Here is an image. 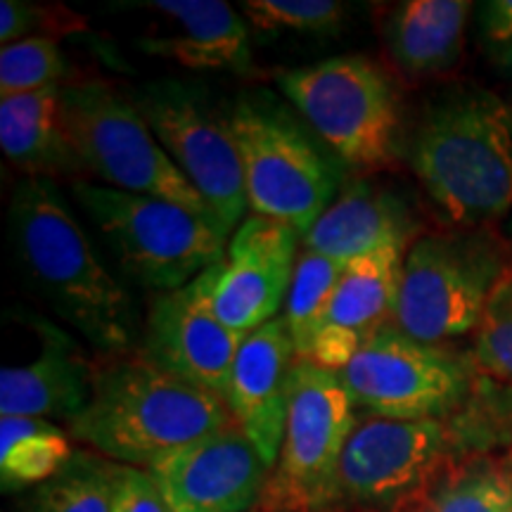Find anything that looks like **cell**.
<instances>
[{"label": "cell", "instance_id": "f1b7e54d", "mask_svg": "<svg viewBox=\"0 0 512 512\" xmlns=\"http://www.w3.org/2000/svg\"><path fill=\"white\" fill-rule=\"evenodd\" d=\"M475 361L489 375L512 382V271L491 294L475 330Z\"/></svg>", "mask_w": 512, "mask_h": 512}, {"label": "cell", "instance_id": "8992f818", "mask_svg": "<svg viewBox=\"0 0 512 512\" xmlns=\"http://www.w3.org/2000/svg\"><path fill=\"white\" fill-rule=\"evenodd\" d=\"M278 88L339 162L380 171L401 155V98L392 76L366 55L290 69Z\"/></svg>", "mask_w": 512, "mask_h": 512}, {"label": "cell", "instance_id": "4dcf8cb0", "mask_svg": "<svg viewBox=\"0 0 512 512\" xmlns=\"http://www.w3.org/2000/svg\"><path fill=\"white\" fill-rule=\"evenodd\" d=\"M112 512H169V508L145 470L114 463Z\"/></svg>", "mask_w": 512, "mask_h": 512}, {"label": "cell", "instance_id": "6da1fadb", "mask_svg": "<svg viewBox=\"0 0 512 512\" xmlns=\"http://www.w3.org/2000/svg\"><path fill=\"white\" fill-rule=\"evenodd\" d=\"M17 264L57 316L100 354H126L136 337L131 294L102 264L86 230L48 178H24L8 211Z\"/></svg>", "mask_w": 512, "mask_h": 512}, {"label": "cell", "instance_id": "5b68a950", "mask_svg": "<svg viewBox=\"0 0 512 512\" xmlns=\"http://www.w3.org/2000/svg\"><path fill=\"white\" fill-rule=\"evenodd\" d=\"M72 192L126 278L147 290H181L226 256L228 235L181 204L86 178L74 181Z\"/></svg>", "mask_w": 512, "mask_h": 512}, {"label": "cell", "instance_id": "277c9868", "mask_svg": "<svg viewBox=\"0 0 512 512\" xmlns=\"http://www.w3.org/2000/svg\"><path fill=\"white\" fill-rule=\"evenodd\" d=\"M230 126L242 159L247 204L256 216L309 233L332 204L339 164L311 126L268 91L240 95Z\"/></svg>", "mask_w": 512, "mask_h": 512}, {"label": "cell", "instance_id": "30bf717a", "mask_svg": "<svg viewBox=\"0 0 512 512\" xmlns=\"http://www.w3.org/2000/svg\"><path fill=\"white\" fill-rule=\"evenodd\" d=\"M131 100L230 238L249 207L230 112L197 83L176 79L145 83Z\"/></svg>", "mask_w": 512, "mask_h": 512}, {"label": "cell", "instance_id": "f546056e", "mask_svg": "<svg viewBox=\"0 0 512 512\" xmlns=\"http://www.w3.org/2000/svg\"><path fill=\"white\" fill-rule=\"evenodd\" d=\"M83 27H86V19L64 8L50 10L46 5L22 3V0H3L0 3V43L3 46L31 38L36 31L57 41L60 34L83 31Z\"/></svg>", "mask_w": 512, "mask_h": 512}, {"label": "cell", "instance_id": "5bb4252c", "mask_svg": "<svg viewBox=\"0 0 512 512\" xmlns=\"http://www.w3.org/2000/svg\"><path fill=\"white\" fill-rule=\"evenodd\" d=\"M247 335L226 328L211 309V268L190 285L159 292L145 318L143 354L185 382L226 401L235 356Z\"/></svg>", "mask_w": 512, "mask_h": 512}, {"label": "cell", "instance_id": "603a6c76", "mask_svg": "<svg viewBox=\"0 0 512 512\" xmlns=\"http://www.w3.org/2000/svg\"><path fill=\"white\" fill-rule=\"evenodd\" d=\"M394 512H512V472L486 456L451 458Z\"/></svg>", "mask_w": 512, "mask_h": 512}, {"label": "cell", "instance_id": "7a4b0ae2", "mask_svg": "<svg viewBox=\"0 0 512 512\" xmlns=\"http://www.w3.org/2000/svg\"><path fill=\"white\" fill-rule=\"evenodd\" d=\"M230 425L235 418L221 396L171 375L143 351H126L95 361L91 401L69 432L112 463L147 470Z\"/></svg>", "mask_w": 512, "mask_h": 512}, {"label": "cell", "instance_id": "cb8c5ba5", "mask_svg": "<svg viewBox=\"0 0 512 512\" xmlns=\"http://www.w3.org/2000/svg\"><path fill=\"white\" fill-rule=\"evenodd\" d=\"M72 458L69 437L53 420L17 415L0 420V482L5 491L46 484Z\"/></svg>", "mask_w": 512, "mask_h": 512}, {"label": "cell", "instance_id": "52a82bcc", "mask_svg": "<svg viewBox=\"0 0 512 512\" xmlns=\"http://www.w3.org/2000/svg\"><path fill=\"white\" fill-rule=\"evenodd\" d=\"M60 112L69 145L86 174L107 188L181 204L221 228L131 98L105 81L67 83L60 91Z\"/></svg>", "mask_w": 512, "mask_h": 512}, {"label": "cell", "instance_id": "9c48e42d", "mask_svg": "<svg viewBox=\"0 0 512 512\" xmlns=\"http://www.w3.org/2000/svg\"><path fill=\"white\" fill-rule=\"evenodd\" d=\"M356 408L335 370L299 358L278 463L261 496L264 512H320L337 505V470Z\"/></svg>", "mask_w": 512, "mask_h": 512}, {"label": "cell", "instance_id": "1f68e13d", "mask_svg": "<svg viewBox=\"0 0 512 512\" xmlns=\"http://www.w3.org/2000/svg\"><path fill=\"white\" fill-rule=\"evenodd\" d=\"M482 31L491 46H512V0H491L479 10Z\"/></svg>", "mask_w": 512, "mask_h": 512}, {"label": "cell", "instance_id": "4fadbf2b", "mask_svg": "<svg viewBox=\"0 0 512 512\" xmlns=\"http://www.w3.org/2000/svg\"><path fill=\"white\" fill-rule=\"evenodd\" d=\"M299 230L252 214L230 235L226 256L211 266V309L230 330L249 335L278 318L299 259Z\"/></svg>", "mask_w": 512, "mask_h": 512}, {"label": "cell", "instance_id": "484cf974", "mask_svg": "<svg viewBox=\"0 0 512 512\" xmlns=\"http://www.w3.org/2000/svg\"><path fill=\"white\" fill-rule=\"evenodd\" d=\"M112 460L74 453L50 482L38 486L34 512H112Z\"/></svg>", "mask_w": 512, "mask_h": 512}, {"label": "cell", "instance_id": "7402d4cb", "mask_svg": "<svg viewBox=\"0 0 512 512\" xmlns=\"http://www.w3.org/2000/svg\"><path fill=\"white\" fill-rule=\"evenodd\" d=\"M465 0H406L384 22V43L396 67L411 79L451 72L463 55Z\"/></svg>", "mask_w": 512, "mask_h": 512}, {"label": "cell", "instance_id": "d6a6232c", "mask_svg": "<svg viewBox=\"0 0 512 512\" xmlns=\"http://www.w3.org/2000/svg\"><path fill=\"white\" fill-rule=\"evenodd\" d=\"M501 67H503L508 74H512V46L505 48V53H503V57H501Z\"/></svg>", "mask_w": 512, "mask_h": 512}, {"label": "cell", "instance_id": "2e32d148", "mask_svg": "<svg viewBox=\"0 0 512 512\" xmlns=\"http://www.w3.org/2000/svg\"><path fill=\"white\" fill-rule=\"evenodd\" d=\"M297 363L290 330L285 318L278 316L249 332L230 373V413L271 470L283 446Z\"/></svg>", "mask_w": 512, "mask_h": 512}, {"label": "cell", "instance_id": "ffe728a7", "mask_svg": "<svg viewBox=\"0 0 512 512\" xmlns=\"http://www.w3.org/2000/svg\"><path fill=\"white\" fill-rule=\"evenodd\" d=\"M411 211L392 192L356 181L349 183L323 216L313 223L302 245L330 259L351 261L384 247L413 245Z\"/></svg>", "mask_w": 512, "mask_h": 512}, {"label": "cell", "instance_id": "44dd1931", "mask_svg": "<svg viewBox=\"0 0 512 512\" xmlns=\"http://www.w3.org/2000/svg\"><path fill=\"white\" fill-rule=\"evenodd\" d=\"M62 86L0 98V147L27 178L83 181V166L69 145L60 112Z\"/></svg>", "mask_w": 512, "mask_h": 512}, {"label": "cell", "instance_id": "d4e9b609", "mask_svg": "<svg viewBox=\"0 0 512 512\" xmlns=\"http://www.w3.org/2000/svg\"><path fill=\"white\" fill-rule=\"evenodd\" d=\"M347 264L330 259V256L311 252L302 247L294 268V278L285 299L283 318L290 330L294 349L299 358H311L313 339L320 328L332 294H335L339 280H342Z\"/></svg>", "mask_w": 512, "mask_h": 512}, {"label": "cell", "instance_id": "836d02e7", "mask_svg": "<svg viewBox=\"0 0 512 512\" xmlns=\"http://www.w3.org/2000/svg\"><path fill=\"white\" fill-rule=\"evenodd\" d=\"M510 472H512V465H510Z\"/></svg>", "mask_w": 512, "mask_h": 512}, {"label": "cell", "instance_id": "e0dca14e", "mask_svg": "<svg viewBox=\"0 0 512 512\" xmlns=\"http://www.w3.org/2000/svg\"><path fill=\"white\" fill-rule=\"evenodd\" d=\"M406 247H384L347 264L313 339L309 361L339 373L394 320Z\"/></svg>", "mask_w": 512, "mask_h": 512}, {"label": "cell", "instance_id": "8fae6325", "mask_svg": "<svg viewBox=\"0 0 512 512\" xmlns=\"http://www.w3.org/2000/svg\"><path fill=\"white\" fill-rule=\"evenodd\" d=\"M354 408L384 420H444L465 401L472 370L441 344L389 323L339 370Z\"/></svg>", "mask_w": 512, "mask_h": 512}, {"label": "cell", "instance_id": "3957f363", "mask_svg": "<svg viewBox=\"0 0 512 512\" xmlns=\"http://www.w3.org/2000/svg\"><path fill=\"white\" fill-rule=\"evenodd\" d=\"M408 164L448 221L486 228L512 207L508 107L482 88L441 93L413 128Z\"/></svg>", "mask_w": 512, "mask_h": 512}, {"label": "cell", "instance_id": "ac0fdd59", "mask_svg": "<svg viewBox=\"0 0 512 512\" xmlns=\"http://www.w3.org/2000/svg\"><path fill=\"white\" fill-rule=\"evenodd\" d=\"M38 337V354L0 373V413L17 418H79L93 392L95 361L81 344L41 316H27Z\"/></svg>", "mask_w": 512, "mask_h": 512}, {"label": "cell", "instance_id": "4316f807", "mask_svg": "<svg viewBox=\"0 0 512 512\" xmlns=\"http://www.w3.org/2000/svg\"><path fill=\"white\" fill-rule=\"evenodd\" d=\"M67 74L69 67L55 38L31 36L0 50V91L3 95L62 86V79Z\"/></svg>", "mask_w": 512, "mask_h": 512}, {"label": "cell", "instance_id": "83f0119b", "mask_svg": "<svg viewBox=\"0 0 512 512\" xmlns=\"http://www.w3.org/2000/svg\"><path fill=\"white\" fill-rule=\"evenodd\" d=\"M240 8L254 29L302 34H330L347 15L337 0H247Z\"/></svg>", "mask_w": 512, "mask_h": 512}, {"label": "cell", "instance_id": "7c38bea8", "mask_svg": "<svg viewBox=\"0 0 512 512\" xmlns=\"http://www.w3.org/2000/svg\"><path fill=\"white\" fill-rule=\"evenodd\" d=\"M444 420H356L337 470V505L394 512L451 460Z\"/></svg>", "mask_w": 512, "mask_h": 512}, {"label": "cell", "instance_id": "ba28073f", "mask_svg": "<svg viewBox=\"0 0 512 512\" xmlns=\"http://www.w3.org/2000/svg\"><path fill=\"white\" fill-rule=\"evenodd\" d=\"M505 273V247L491 230L420 235L403 259L392 325L427 344L475 332Z\"/></svg>", "mask_w": 512, "mask_h": 512}, {"label": "cell", "instance_id": "9a60e30c", "mask_svg": "<svg viewBox=\"0 0 512 512\" xmlns=\"http://www.w3.org/2000/svg\"><path fill=\"white\" fill-rule=\"evenodd\" d=\"M145 472L169 512H252L271 477L238 422L178 448Z\"/></svg>", "mask_w": 512, "mask_h": 512}, {"label": "cell", "instance_id": "d6986e66", "mask_svg": "<svg viewBox=\"0 0 512 512\" xmlns=\"http://www.w3.org/2000/svg\"><path fill=\"white\" fill-rule=\"evenodd\" d=\"M140 8L162 19L140 41L143 53L200 72L247 74L252 69L245 17L223 0H147Z\"/></svg>", "mask_w": 512, "mask_h": 512}]
</instances>
